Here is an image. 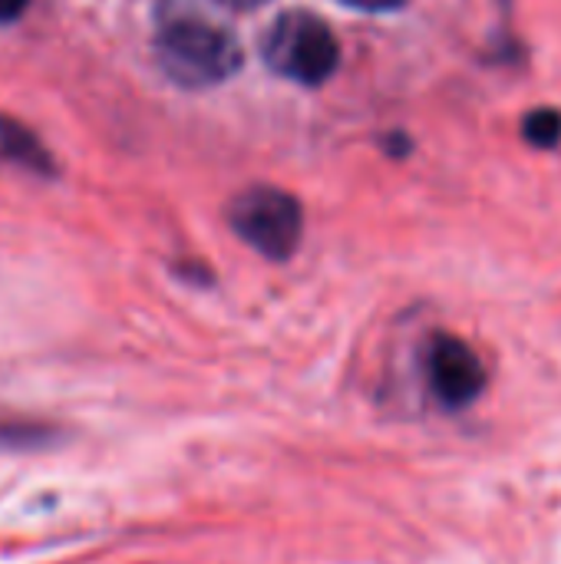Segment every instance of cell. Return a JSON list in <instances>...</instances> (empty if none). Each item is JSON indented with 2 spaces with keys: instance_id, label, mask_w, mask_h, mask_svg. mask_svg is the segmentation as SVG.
Returning <instances> with one entry per match:
<instances>
[{
  "instance_id": "1",
  "label": "cell",
  "mask_w": 561,
  "mask_h": 564,
  "mask_svg": "<svg viewBox=\"0 0 561 564\" xmlns=\"http://www.w3.org/2000/svg\"><path fill=\"white\" fill-rule=\"evenodd\" d=\"M155 59L162 73L185 89L228 83L241 63V43L222 23L188 7H165L155 26Z\"/></svg>"
},
{
  "instance_id": "2",
  "label": "cell",
  "mask_w": 561,
  "mask_h": 564,
  "mask_svg": "<svg viewBox=\"0 0 561 564\" xmlns=\"http://www.w3.org/2000/svg\"><path fill=\"white\" fill-rule=\"evenodd\" d=\"M265 63L301 86H321L341 66V43L334 30L311 10L281 13L261 36Z\"/></svg>"
},
{
  "instance_id": "3",
  "label": "cell",
  "mask_w": 561,
  "mask_h": 564,
  "mask_svg": "<svg viewBox=\"0 0 561 564\" xmlns=\"http://www.w3.org/2000/svg\"><path fill=\"white\" fill-rule=\"evenodd\" d=\"M231 231L271 261H288L304 231V212L294 195L274 185H255L228 205Z\"/></svg>"
},
{
  "instance_id": "4",
  "label": "cell",
  "mask_w": 561,
  "mask_h": 564,
  "mask_svg": "<svg viewBox=\"0 0 561 564\" xmlns=\"http://www.w3.org/2000/svg\"><path fill=\"white\" fill-rule=\"evenodd\" d=\"M423 373L433 400L443 410H466L486 390V367L479 354L456 334H433L423 350Z\"/></svg>"
},
{
  "instance_id": "5",
  "label": "cell",
  "mask_w": 561,
  "mask_h": 564,
  "mask_svg": "<svg viewBox=\"0 0 561 564\" xmlns=\"http://www.w3.org/2000/svg\"><path fill=\"white\" fill-rule=\"evenodd\" d=\"M0 162L30 169V172H53V159L43 142L17 119L0 116Z\"/></svg>"
},
{
  "instance_id": "6",
  "label": "cell",
  "mask_w": 561,
  "mask_h": 564,
  "mask_svg": "<svg viewBox=\"0 0 561 564\" xmlns=\"http://www.w3.org/2000/svg\"><path fill=\"white\" fill-rule=\"evenodd\" d=\"M526 142L539 149H555L561 142V112L559 109H536L522 119Z\"/></svg>"
},
{
  "instance_id": "7",
  "label": "cell",
  "mask_w": 561,
  "mask_h": 564,
  "mask_svg": "<svg viewBox=\"0 0 561 564\" xmlns=\"http://www.w3.org/2000/svg\"><path fill=\"white\" fill-rule=\"evenodd\" d=\"M337 3H344V7H350V10H360V13H393V10H400L407 0H337Z\"/></svg>"
},
{
  "instance_id": "8",
  "label": "cell",
  "mask_w": 561,
  "mask_h": 564,
  "mask_svg": "<svg viewBox=\"0 0 561 564\" xmlns=\"http://www.w3.org/2000/svg\"><path fill=\"white\" fill-rule=\"evenodd\" d=\"M26 7H30V0H0V23H13V20H20Z\"/></svg>"
},
{
  "instance_id": "9",
  "label": "cell",
  "mask_w": 561,
  "mask_h": 564,
  "mask_svg": "<svg viewBox=\"0 0 561 564\" xmlns=\"http://www.w3.org/2000/svg\"><path fill=\"white\" fill-rule=\"evenodd\" d=\"M215 3H222V7H228V10H241V13H248V10L265 7L268 0H215Z\"/></svg>"
}]
</instances>
